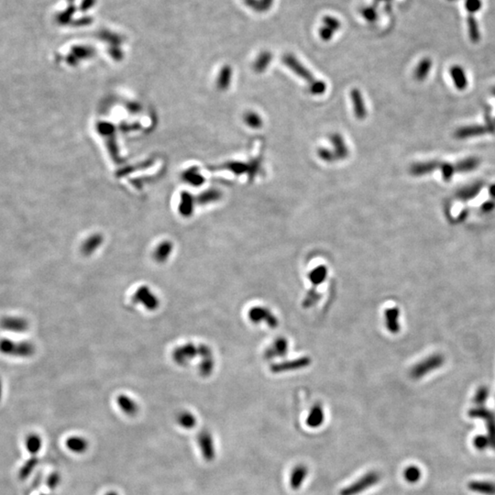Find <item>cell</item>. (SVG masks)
I'll return each instance as SVG.
<instances>
[{
    "label": "cell",
    "mask_w": 495,
    "mask_h": 495,
    "mask_svg": "<svg viewBox=\"0 0 495 495\" xmlns=\"http://www.w3.org/2000/svg\"><path fill=\"white\" fill-rule=\"evenodd\" d=\"M284 64L289 69H291L298 76L301 77L309 84V90L313 94H323L326 90V86L324 82L316 80L308 68L302 66L301 62L297 60L292 54H286L282 57Z\"/></svg>",
    "instance_id": "1"
},
{
    "label": "cell",
    "mask_w": 495,
    "mask_h": 495,
    "mask_svg": "<svg viewBox=\"0 0 495 495\" xmlns=\"http://www.w3.org/2000/svg\"><path fill=\"white\" fill-rule=\"evenodd\" d=\"M0 352L10 357L30 358L35 354L36 346L30 341L16 342L10 338H1Z\"/></svg>",
    "instance_id": "2"
},
{
    "label": "cell",
    "mask_w": 495,
    "mask_h": 495,
    "mask_svg": "<svg viewBox=\"0 0 495 495\" xmlns=\"http://www.w3.org/2000/svg\"><path fill=\"white\" fill-rule=\"evenodd\" d=\"M382 478V474L377 470H370L364 474L360 478H358L350 485L344 487L340 492V495H358L366 492L372 487L379 484Z\"/></svg>",
    "instance_id": "3"
},
{
    "label": "cell",
    "mask_w": 495,
    "mask_h": 495,
    "mask_svg": "<svg viewBox=\"0 0 495 495\" xmlns=\"http://www.w3.org/2000/svg\"><path fill=\"white\" fill-rule=\"evenodd\" d=\"M172 360L180 367H186L194 358L199 357V346L192 342H187L176 346L172 354Z\"/></svg>",
    "instance_id": "4"
},
{
    "label": "cell",
    "mask_w": 495,
    "mask_h": 495,
    "mask_svg": "<svg viewBox=\"0 0 495 495\" xmlns=\"http://www.w3.org/2000/svg\"><path fill=\"white\" fill-rule=\"evenodd\" d=\"M132 301L136 304H142L150 311H154L160 306V300L152 290L147 286H140L132 296Z\"/></svg>",
    "instance_id": "5"
},
{
    "label": "cell",
    "mask_w": 495,
    "mask_h": 495,
    "mask_svg": "<svg viewBox=\"0 0 495 495\" xmlns=\"http://www.w3.org/2000/svg\"><path fill=\"white\" fill-rule=\"evenodd\" d=\"M199 346V374L203 377L210 376L214 368V360L212 350L206 344H198Z\"/></svg>",
    "instance_id": "6"
},
{
    "label": "cell",
    "mask_w": 495,
    "mask_h": 495,
    "mask_svg": "<svg viewBox=\"0 0 495 495\" xmlns=\"http://www.w3.org/2000/svg\"><path fill=\"white\" fill-rule=\"evenodd\" d=\"M0 328L2 330L14 333H23L30 328L27 319L22 316H4L0 320Z\"/></svg>",
    "instance_id": "7"
},
{
    "label": "cell",
    "mask_w": 495,
    "mask_h": 495,
    "mask_svg": "<svg viewBox=\"0 0 495 495\" xmlns=\"http://www.w3.org/2000/svg\"><path fill=\"white\" fill-rule=\"evenodd\" d=\"M248 316L250 320L254 323H260V322H265L269 324L270 328H276L277 326V318H275L270 311L266 308H252L250 310Z\"/></svg>",
    "instance_id": "8"
},
{
    "label": "cell",
    "mask_w": 495,
    "mask_h": 495,
    "mask_svg": "<svg viewBox=\"0 0 495 495\" xmlns=\"http://www.w3.org/2000/svg\"><path fill=\"white\" fill-rule=\"evenodd\" d=\"M198 443L204 458L206 460H212L214 458V446L211 434L208 431L201 432L198 438Z\"/></svg>",
    "instance_id": "9"
},
{
    "label": "cell",
    "mask_w": 495,
    "mask_h": 495,
    "mask_svg": "<svg viewBox=\"0 0 495 495\" xmlns=\"http://www.w3.org/2000/svg\"><path fill=\"white\" fill-rule=\"evenodd\" d=\"M470 414L474 418H484L487 421V428H488V436L492 441V448L495 450V418L494 414H490L489 412L478 409V410H472L470 412Z\"/></svg>",
    "instance_id": "10"
},
{
    "label": "cell",
    "mask_w": 495,
    "mask_h": 495,
    "mask_svg": "<svg viewBox=\"0 0 495 495\" xmlns=\"http://www.w3.org/2000/svg\"><path fill=\"white\" fill-rule=\"evenodd\" d=\"M350 96L355 116L358 120H364L367 116V108L360 91L356 88L352 89Z\"/></svg>",
    "instance_id": "11"
},
{
    "label": "cell",
    "mask_w": 495,
    "mask_h": 495,
    "mask_svg": "<svg viewBox=\"0 0 495 495\" xmlns=\"http://www.w3.org/2000/svg\"><path fill=\"white\" fill-rule=\"evenodd\" d=\"M308 475V468L304 464H299L292 470L290 478L291 488L294 490L300 489Z\"/></svg>",
    "instance_id": "12"
},
{
    "label": "cell",
    "mask_w": 495,
    "mask_h": 495,
    "mask_svg": "<svg viewBox=\"0 0 495 495\" xmlns=\"http://www.w3.org/2000/svg\"><path fill=\"white\" fill-rule=\"evenodd\" d=\"M468 488L473 492L484 495H495V482L488 480H472Z\"/></svg>",
    "instance_id": "13"
},
{
    "label": "cell",
    "mask_w": 495,
    "mask_h": 495,
    "mask_svg": "<svg viewBox=\"0 0 495 495\" xmlns=\"http://www.w3.org/2000/svg\"><path fill=\"white\" fill-rule=\"evenodd\" d=\"M324 410L320 404H316L312 407L311 411L308 414L306 424L308 426L312 428H318L322 424L324 423Z\"/></svg>",
    "instance_id": "14"
},
{
    "label": "cell",
    "mask_w": 495,
    "mask_h": 495,
    "mask_svg": "<svg viewBox=\"0 0 495 495\" xmlns=\"http://www.w3.org/2000/svg\"><path fill=\"white\" fill-rule=\"evenodd\" d=\"M116 402L123 412L128 416H134L138 410L137 402L132 397L126 394H120L116 397Z\"/></svg>",
    "instance_id": "15"
},
{
    "label": "cell",
    "mask_w": 495,
    "mask_h": 495,
    "mask_svg": "<svg viewBox=\"0 0 495 495\" xmlns=\"http://www.w3.org/2000/svg\"><path fill=\"white\" fill-rule=\"evenodd\" d=\"M174 246L170 242H164L155 248L154 253V258L158 264H164L172 254Z\"/></svg>",
    "instance_id": "16"
},
{
    "label": "cell",
    "mask_w": 495,
    "mask_h": 495,
    "mask_svg": "<svg viewBox=\"0 0 495 495\" xmlns=\"http://www.w3.org/2000/svg\"><path fill=\"white\" fill-rule=\"evenodd\" d=\"M331 142L334 147L332 150L335 154L336 160L345 159L348 155V148L346 147L343 138L340 134H335L331 137Z\"/></svg>",
    "instance_id": "17"
},
{
    "label": "cell",
    "mask_w": 495,
    "mask_h": 495,
    "mask_svg": "<svg viewBox=\"0 0 495 495\" xmlns=\"http://www.w3.org/2000/svg\"><path fill=\"white\" fill-rule=\"evenodd\" d=\"M103 243V238L101 235H94L89 238L86 242L82 244V253L84 256H91Z\"/></svg>",
    "instance_id": "18"
},
{
    "label": "cell",
    "mask_w": 495,
    "mask_h": 495,
    "mask_svg": "<svg viewBox=\"0 0 495 495\" xmlns=\"http://www.w3.org/2000/svg\"><path fill=\"white\" fill-rule=\"evenodd\" d=\"M288 343L284 338H279L275 341L272 344V346L266 352V357L272 358L280 357L282 355H284L287 352Z\"/></svg>",
    "instance_id": "19"
},
{
    "label": "cell",
    "mask_w": 495,
    "mask_h": 495,
    "mask_svg": "<svg viewBox=\"0 0 495 495\" xmlns=\"http://www.w3.org/2000/svg\"><path fill=\"white\" fill-rule=\"evenodd\" d=\"M309 362H310L309 358H302L300 360H294L291 362H286L282 365H276L274 367H272V372H286V370H289L302 368V367L308 366Z\"/></svg>",
    "instance_id": "20"
},
{
    "label": "cell",
    "mask_w": 495,
    "mask_h": 495,
    "mask_svg": "<svg viewBox=\"0 0 495 495\" xmlns=\"http://www.w3.org/2000/svg\"><path fill=\"white\" fill-rule=\"evenodd\" d=\"M177 423L181 426L182 428L190 429L194 428L196 424V418L192 414V412L189 411H182L177 414Z\"/></svg>",
    "instance_id": "21"
},
{
    "label": "cell",
    "mask_w": 495,
    "mask_h": 495,
    "mask_svg": "<svg viewBox=\"0 0 495 495\" xmlns=\"http://www.w3.org/2000/svg\"><path fill=\"white\" fill-rule=\"evenodd\" d=\"M272 54L269 52H262L260 54L258 55V58L255 60V64H254V70L257 72H264L267 68L268 66H270V62H272Z\"/></svg>",
    "instance_id": "22"
},
{
    "label": "cell",
    "mask_w": 495,
    "mask_h": 495,
    "mask_svg": "<svg viewBox=\"0 0 495 495\" xmlns=\"http://www.w3.org/2000/svg\"><path fill=\"white\" fill-rule=\"evenodd\" d=\"M328 275V269L324 266H319L316 269L313 270L309 275V280L314 286H319L321 284L326 278Z\"/></svg>",
    "instance_id": "23"
},
{
    "label": "cell",
    "mask_w": 495,
    "mask_h": 495,
    "mask_svg": "<svg viewBox=\"0 0 495 495\" xmlns=\"http://www.w3.org/2000/svg\"><path fill=\"white\" fill-rule=\"evenodd\" d=\"M66 445L70 450L72 451V452H76V453H82L88 448L86 441L82 438H78V436L77 438L74 436V438H68V440L66 441Z\"/></svg>",
    "instance_id": "24"
},
{
    "label": "cell",
    "mask_w": 495,
    "mask_h": 495,
    "mask_svg": "<svg viewBox=\"0 0 495 495\" xmlns=\"http://www.w3.org/2000/svg\"><path fill=\"white\" fill-rule=\"evenodd\" d=\"M422 476V473L419 468L411 465L407 467L404 472V477L407 482L409 484H416Z\"/></svg>",
    "instance_id": "25"
},
{
    "label": "cell",
    "mask_w": 495,
    "mask_h": 495,
    "mask_svg": "<svg viewBox=\"0 0 495 495\" xmlns=\"http://www.w3.org/2000/svg\"><path fill=\"white\" fill-rule=\"evenodd\" d=\"M26 445H27L28 450L30 451L33 455H35L42 448V438L38 436V434H30L27 438Z\"/></svg>",
    "instance_id": "26"
},
{
    "label": "cell",
    "mask_w": 495,
    "mask_h": 495,
    "mask_svg": "<svg viewBox=\"0 0 495 495\" xmlns=\"http://www.w3.org/2000/svg\"><path fill=\"white\" fill-rule=\"evenodd\" d=\"M398 311L396 309H389L386 311V326L392 332H396L398 330L397 320Z\"/></svg>",
    "instance_id": "27"
},
{
    "label": "cell",
    "mask_w": 495,
    "mask_h": 495,
    "mask_svg": "<svg viewBox=\"0 0 495 495\" xmlns=\"http://www.w3.org/2000/svg\"><path fill=\"white\" fill-rule=\"evenodd\" d=\"M473 445L478 450H485L492 446V441L488 436L480 434L473 440Z\"/></svg>",
    "instance_id": "28"
},
{
    "label": "cell",
    "mask_w": 495,
    "mask_h": 495,
    "mask_svg": "<svg viewBox=\"0 0 495 495\" xmlns=\"http://www.w3.org/2000/svg\"><path fill=\"white\" fill-rule=\"evenodd\" d=\"M37 462H38V460L37 458L34 456L28 460V462L24 465V467L22 468L20 472V478H26L30 475V473L34 470V468L36 467L37 465Z\"/></svg>",
    "instance_id": "29"
},
{
    "label": "cell",
    "mask_w": 495,
    "mask_h": 495,
    "mask_svg": "<svg viewBox=\"0 0 495 495\" xmlns=\"http://www.w3.org/2000/svg\"><path fill=\"white\" fill-rule=\"evenodd\" d=\"M245 121L248 126L253 128H258L262 126V118L255 112H248L245 116Z\"/></svg>",
    "instance_id": "30"
},
{
    "label": "cell",
    "mask_w": 495,
    "mask_h": 495,
    "mask_svg": "<svg viewBox=\"0 0 495 495\" xmlns=\"http://www.w3.org/2000/svg\"><path fill=\"white\" fill-rule=\"evenodd\" d=\"M323 22H324V27L328 28L330 30H331L334 32H335L336 30H338L340 28V20H336V18H333V16H324Z\"/></svg>",
    "instance_id": "31"
},
{
    "label": "cell",
    "mask_w": 495,
    "mask_h": 495,
    "mask_svg": "<svg viewBox=\"0 0 495 495\" xmlns=\"http://www.w3.org/2000/svg\"><path fill=\"white\" fill-rule=\"evenodd\" d=\"M318 156L321 158V159L324 160V162H334V160H336V155L333 152L332 150H326V148H320L318 150Z\"/></svg>",
    "instance_id": "32"
},
{
    "label": "cell",
    "mask_w": 495,
    "mask_h": 495,
    "mask_svg": "<svg viewBox=\"0 0 495 495\" xmlns=\"http://www.w3.org/2000/svg\"><path fill=\"white\" fill-rule=\"evenodd\" d=\"M319 33H320V37L323 38L324 40H330V38L333 37L334 35V32H332L331 30H330L328 28L323 27L320 28L319 30Z\"/></svg>",
    "instance_id": "33"
},
{
    "label": "cell",
    "mask_w": 495,
    "mask_h": 495,
    "mask_svg": "<svg viewBox=\"0 0 495 495\" xmlns=\"http://www.w3.org/2000/svg\"><path fill=\"white\" fill-rule=\"evenodd\" d=\"M364 16H366V18L368 20H374V16H375V12H374V10H368L364 12Z\"/></svg>",
    "instance_id": "34"
},
{
    "label": "cell",
    "mask_w": 495,
    "mask_h": 495,
    "mask_svg": "<svg viewBox=\"0 0 495 495\" xmlns=\"http://www.w3.org/2000/svg\"><path fill=\"white\" fill-rule=\"evenodd\" d=\"M58 482H59V478H58V476H57V475H54V476L52 477V478H50V482H49L50 486L54 488V487H55V486L57 485Z\"/></svg>",
    "instance_id": "35"
},
{
    "label": "cell",
    "mask_w": 495,
    "mask_h": 495,
    "mask_svg": "<svg viewBox=\"0 0 495 495\" xmlns=\"http://www.w3.org/2000/svg\"><path fill=\"white\" fill-rule=\"evenodd\" d=\"M2 398V380L0 379V401Z\"/></svg>",
    "instance_id": "36"
},
{
    "label": "cell",
    "mask_w": 495,
    "mask_h": 495,
    "mask_svg": "<svg viewBox=\"0 0 495 495\" xmlns=\"http://www.w3.org/2000/svg\"><path fill=\"white\" fill-rule=\"evenodd\" d=\"M106 495H118L115 492H110V494H108Z\"/></svg>",
    "instance_id": "37"
}]
</instances>
